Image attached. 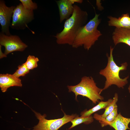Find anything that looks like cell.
Segmentation results:
<instances>
[{
    "label": "cell",
    "instance_id": "obj_17",
    "mask_svg": "<svg viewBox=\"0 0 130 130\" xmlns=\"http://www.w3.org/2000/svg\"><path fill=\"white\" fill-rule=\"evenodd\" d=\"M117 110V106L116 104L113 110L105 118H98L96 120L98 121L102 127H104L106 123L112 122L115 120L118 114Z\"/></svg>",
    "mask_w": 130,
    "mask_h": 130
},
{
    "label": "cell",
    "instance_id": "obj_4",
    "mask_svg": "<svg viewBox=\"0 0 130 130\" xmlns=\"http://www.w3.org/2000/svg\"><path fill=\"white\" fill-rule=\"evenodd\" d=\"M67 87L69 92H72L74 93L77 100V97L79 95L87 98L95 104L98 102L99 100L102 101L104 99L100 95L103 91V89L97 86L91 77L83 76L78 84L75 85H68Z\"/></svg>",
    "mask_w": 130,
    "mask_h": 130
},
{
    "label": "cell",
    "instance_id": "obj_2",
    "mask_svg": "<svg viewBox=\"0 0 130 130\" xmlns=\"http://www.w3.org/2000/svg\"><path fill=\"white\" fill-rule=\"evenodd\" d=\"M99 15L95 12L94 17L79 30L72 46L73 48H77L83 46L85 50H88L98 40L102 35L97 29L101 22L98 18Z\"/></svg>",
    "mask_w": 130,
    "mask_h": 130
},
{
    "label": "cell",
    "instance_id": "obj_21",
    "mask_svg": "<svg viewBox=\"0 0 130 130\" xmlns=\"http://www.w3.org/2000/svg\"><path fill=\"white\" fill-rule=\"evenodd\" d=\"M101 0H96V5L97 6L98 9L99 10H102L104 9L103 7L101 6V3H100Z\"/></svg>",
    "mask_w": 130,
    "mask_h": 130
},
{
    "label": "cell",
    "instance_id": "obj_6",
    "mask_svg": "<svg viewBox=\"0 0 130 130\" xmlns=\"http://www.w3.org/2000/svg\"><path fill=\"white\" fill-rule=\"evenodd\" d=\"M34 19L33 11L25 9L21 3L15 8L10 27L16 30H24Z\"/></svg>",
    "mask_w": 130,
    "mask_h": 130
},
{
    "label": "cell",
    "instance_id": "obj_22",
    "mask_svg": "<svg viewBox=\"0 0 130 130\" xmlns=\"http://www.w3.org/2000/svg\"><path fill=\"white\" fill-rule=\"evenodd\" d=\"M1 46L0 45V58H1L4 57H7L6 55H5V53H3L1 50Z\"/></svg>",
    "mask_w": 130,
    "mask_h": 130
},
{
    "label": "cell",
    "instance_id": "obj_14",
    "mask_svg": "<svg viewBox=\"0 0 130 130\" xmlns=\"http://www.w3.org/2000/svg\"><path fill=\"white\" fill-rule=\"evenodd\" d=\"M113 101V99L111 98L109 99L106 101H101L97 105L91 109L88 110H85L82 111L80 113L81 116H89L93 113L99 110L103 109H105Z\"/></svg>",
    "mask_w": 130,
    "mask_h": 130
},
{
    "label": "cell",
    "instance_id": "obj_8",
    "mask_svg": "<svg viewBox=\"0 0 130 130\" xmlns=\"http://www.w3.org/2000/svg\"><path fill=\"white\" fill-rule=\"evenodd\" d=\"M15 7L13 6H8L4 0H0V23L1 26V32L7 35H11L9 27Z\"/></svg>",
    "mask_w": 130,
    "mask_h": 130
},
{
    "label": "cell",
    "instance_id": "obj_10",
    "mask_svg": "<svg viewBox=\"0 0 130 130\" xmlns=\"http://www.w3.org/2000/svg\"><path fill=\"white\" fill-rule=\"evenodd\" d=\"M60 16V22L70 17L74 11L73 4L71 0H59L56 1Z\"/></svg>",
    "mask_w": 130,
    "mask_h": 130
},
{
    "label": "cell",
    "instance_id": "obj_3",
    "mask_svg": "<svg viewBox=\"0 0 130 130\" xmlns=\"http://www.w3.org/2000/svg\"><path fill=\"white\" fill-rule=\"evenodd\" d=\"M114 48L110 46L109 56L107 53L108 62L106 67L100 70V75L104 77L106 79L104 86L103 91L107 89L112 85H116L119 88H124V86L128 83V76L124 78H121L119 76L120 71L126 70L127 69V62L123 63L120 66H118L115 62L112 52Z\"/></svg>",
    "mask_w": 130,
    "mask_h": 130
},
{
    "label": "cell",
    "instance_id": "obj_13",
    "mask_svg": "<svg viewBox=\"0 0 130 130\" xmlns=\"http://www.w3.org/2000/svg\"><path fill=\"white\" fill-rule=\"evenodd\" d=\"M130 123V118L124 117L119 113L113 122L106 123L105 126L109 125L115 130H126L127 129L130 130L128 127Z\"/></svg>",
    "mask_w": 130,
    "mask_h": 130
},
{
    "label": "cell",
    "instance_id": "obj_5",
    "mask_svg": "<svg viewBox=\"0 0 130 130\" xmlns=\"http://www.w3.org/2000/svg\"><path fill=\"white\" fill-rule=\"evenodd\" d=\"M34 111L39 121L38 124L34 126L32 130H58L64 124L71 122L79 116L76 114L71 115H66L63 111L64 115L62 118L48 120L46 118V114L42 115L40 113Z\"/></svg>",
    "mask_w": 130,
    "mask_h": 130
},
{
    "label": "cell",
    "instance_id": "obj_24",
    "mask_svg": "<svg viewBox=\"0 0 130 130\" xmlns=\"http://www.w3.org/2000/svg\"><path fill=\"white\" fill-rule=\"evenodd\" d=\"M128 89L129 92V93L130 94V84L129 85L128 87Z\"/></svg>",
    "mask_w": 130,
    "mask_h": 130
},
{
    "label": "cell",
    "instance_id": "obj_19",
    "mask_svg": "<svg viewBox=\"0 0 130 130\" xmlns=\"http://www.w3.org/2000/svg\"><path fill=\"white\" fill-rule=\"evenodd\" d=\"M29 70L26 67L25 63L18 67V69L13 74L15 77L19 78L21 76H24L29 72Z\"/></svg>",
    "mask_w": 130,
    "mask_h": 130
},
{
    "label": "cell",
    "instance_id": "obj_7",
    "mask_svg": "<svg viewBox=\"0 0 130 130\" xmlns=\"http://www.w3.org/2000/svg\"><path fill=\"white\" fill-rule=\"evenodd\" d=\"M0 44L5 47L4 53L6 55L14 51H23L28 46L18 36L11 34L7 35L1 32L0 33Z\"/></svg>",
    "mask_w": 130,
    "mask_h": 130
},
{
    "label": "cell",
    "instance_id": "obj_23",
    "mask_svg": "<svg viewBox=\"0 0 130 130\" xmlns=\"http://www.w3.org/2000/svg\"><path fill=\"white\" fill-rule=\"evenodd\" d=\"M71 1L73 4L75 3H82L83 2L82 0H71Z\"/></svg>",
    "mask_w": 130,
    "mask_h": 130
},
{
    "label": "cell",
    "instance_id": "obj_16",
    "mask_svg": "<svg viewBox=\"0 0 130 130\" xmlns=\"http://www.w3.org/2000/svg\"><path fill=\"white\" fill-rule=\"evenodd\" d=\"M93 117L91 115L88 117H79L78 116L71 121V126L68 129L70 130L75 126L82 123L88 124L92 123L93 121Z\"/></svg>",
    "mask_w": 130,
    "mask_h": 130
},
{
    "label": "cell",
    "instance_id": "obj_1",
    "mask_svg": "<svg viewBox=\"0 0 130 130\" xmlns=\"http://www.w3.org/2000/svg\"><path fill=\"white\" fill-rule=\"evenodd\" d=\"M73 6V13L65 21L63 29L54 36L58 44H67L72 46L79 31L87 23V12L82 10L77 5L74 4Z\"/></svg>",
    "mask_w": 130,
    "mask_h": 130
},
{
    "label": "cell",
    "instance_id": "obj_11",
    "mask_svg": "<svg viewBox=\"0 0 130 130\" xmlns=\"http://www.w3.org/2000/svg\"><path fill=\"white\" fill-rule=\"evenodd\" d=\"M112 38L115 46L123 43L130 46V29L115 27L112 33Z\"/></svg>",
    "mask_w": 130,
    "mask_h": 130
},
{
    "label": "cell",
    "instance_id": "obj_9",
    "mask_svg": "<svg viewBox=\"0 0 130 130\" xmlns=\"http://www.w3.org/2000/svg\"><path fill=\"white\" fill-rule=\"evenodd\" d=\"M22 86L21 79L13 74H0V87L2 92H6L9 88L12 86Z\"/></svg>",
    "mask_w": 130,
    "mask_h": 130
},
{
    "label": "cell",
    "instance_id": "obj_12",
    "mask_svg": "<svg viewBox=\"0 0 130 130\" xmlns=\"http://www.w3.org/2000/svg\"><path fill=\"white\" fill-rule=\"evenodd\" d=\"M108 25L117 28H122L130 29V16L129 14H122L118 18L109 16Z\"/></svg>",
    "mask_w": 130,
    "mask_h": 130
},
{
    "label": "cell",
    "instance_id": "obj_15",
    "mask_svg": "<svg viewBox=\"0 0 130 130\" xmlns=\"http://www.w3.org/2000/svg\"><path fill=\"white\" fill-rule=\"evenodd\" d=\"M118 94L117 93H115L113 101L105 109V111L104 113L101 115H100L97 113H95L93 116V118L95 119L98 118H105L114 110L118 101Z\"/></svg>",
    "mask_w": 130,
    "mask_h": 130
},
{
    "label": "cell",
    "instance_id": "obj_20",
    "mask_svg": "<svg viewBox=\"0 0 130 130\" xmlns=\"http://www.w3.org/2000/svg\"><path fill=\"white\" fill-rule=\"evenodd\" d=\"M24 7L26 9L33 11L38 8L37 4L31 0H20Z\"/></svg>",
    "mask_w": 130,
    "mask_h": 130
},
{
    "label": "cell",
    "instance_id": "obj_18",
    "mask_svg": "<svg viewBox=\"0 0 130 130\" xmlns=\"http://www.w3.org/2000/svg\"><path fill=\"white\" fill-rule=\"evenodd\" d=\"M39 61L37 57L34 56L29 55L25 63L27 68L29 70H31L37 67L38 63Z\"/></svg>",
    "mask_w": 130,
    "mask_h": 130
}]
</instances>
